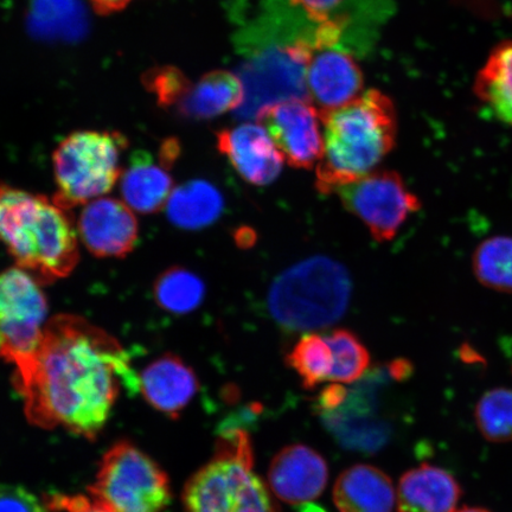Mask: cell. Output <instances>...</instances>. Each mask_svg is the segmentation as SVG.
<instances>
[{"label":"cell","mask_w":512,"mask_h":512,"mask_svg":"<svg viewBox=\"0 0 512 512\" xmlns=\"http://www.w3.org/2000/svg\"><path fill=\"white\" fill-rule=\"evenodd\" d=\"M165 209L176 227L201 229L219 220L224 209V198L214 184L191 181L172 192Z\"/></svg>","instance_id":"44dd1931"},{"label":"cell","mask_w":512,"mask_h":512,"mask_svg":"<svg viewBox=\"0 0 512 512\" xmlns=\"http://www.w3.org/2000/svg\"><path fill=\"white\" fill-rule=\"evenodd\" d=\"M247 432L222 427L213 460L185 485L188 512H278L264 482L253 471Z\"/></svg>","instance_id":"5b68a950"},{"label":"cell","mask_w":512,"mask_h":512,"mask_svg":"<svg viewBox=\"0 0 512 512\" xmlns=\"http://www.w3.org/2000/svg\"><path fill=\"white\" fill-rule=\"evenodd\" d=\"M138 379L144 399L172 419L181 415L200 389L195 371L174 354L151 362Z\"/></svg>","instance_id":"2e32d148"},{"label":"cell","mask_w":512,"mask_h":512,"mask_svg":"<svg viewBox=\"0 0 512 512\" xmlns=\"http://www.w3.org/2000/svg\"><path fill=\"white\" fill-rule=\"evenodd\" d=\"M12 383L31 425L63 427L89 440L110 419L121 387L139 392L131 357L117 339L74 315L48 320L40 347L15 367Z\"/></svg>","instance_id":"6da1fadb"},{"label":"cell","mask_w":512,"mask_h":512,"mask_svg":"<svg viewBox=\"0 0 512 512\" xmlns=\"http://www.w3.org/2000/svg\"><path fill=\"white\" fill-rule=\"evenodd\" d=\"M78 233L88 252L98 258H124L139 239L133 210L124 201L111 197L85 204L78 220Z\"/></svg>","instance_id":"7c38bea8"},{"label":"cell","mask_w":512,"mask_h":512,"mask_svg":"<svg viewBox=\"0 0 512 512\" xmlns=\"http://www.w3.org/2000/svg\"><path fill=\"white\" fill-rule=\"evenodd\" d=\"M88 490L96 502L112 512H160L171 502L166 473L126 440L106 452Z\"/></svg>","instance_id":"52a82bcc"},{"label":"cell","mask_w":512,"mask_h":512,"mask_svg":"<svg viewBox=\"0 0 512 512\" xmlns=\"http://www.w3.org/2000/svg\"><path fill=\"white\" fill-rule=\"evenodd\" d=\"M305 80L309 100L319 112L348 105L361 95L364 85L354 57L336 47L313 48Z\"/></svg>","instance_id":"4fadbf2b"},{"label":"cell","mask_w":512,"mask_h":512,"mask_svg":"<svg viewBox=\"0 0 512 512\" xmlns=\"http://www.w3.org/2000/svg\"><path fill=\"white\" fill-rule=\"evenodd\" d=\"M312 50L310 38L255 50L238 74L245 87V101L235 111L238 118L256 120L264 108L280 101H310L305 73Z\"/></svg>","instance_id":"ba28073f"},{"label":"cell","mask_w":512,"mask_h":512,"mask_svg":"<svg viewBox=\"0 0 512 512\" xmlns=\"http://www.w3.org/2000/svg\"><path fill=\"white\" fill-rule=\"evenodd\" d=\"M128 140L119 132L78 131L64 138L53 155L56 194L64 209L105 197L123 175Z\"/></svg>","instance_id":"8992f818"},{"label":"cell","mask_w":512,"mask_h":512,"mask_svg":"<svg viewBox=\"0 0 512 512\" xmlns=\"http://www.w3.org/2000/svg\"><path fill=\"white\" fill-rule=\"evenodd\" d=\"M475 94L497 120L512 126V41L492 49L475 80Z\"/></svg>","instance_id":"7402d4cb"},{"label":"cell","mask_w":512,"mask_h":512,"mask_svg":"<svg viewBox=\"0 0 512 512\" xmlns=\"http://www.w3.org/2000/svg\"><path fill=\"white\" fill-rule=\"evenodd\" d=\"M153 296L163 310L175 315L195 311L206 297V285L195 273L183 267H172L156 280Z\"/></svg>","instance_id":"cb8c5ba5"},{"label":"cell","mask_w":512,"mask_h":512,"mask_svg":"<svg viewBox=\"0 0 512 512\" xmlns=\"http://www.w3.org/2000/svg\"><path fill=\"white\" fill-rule=\"evenodd\" d=\"M473 271L480 284L512 293V238L496 236L485 240L473 255Z\"/></svg>","instance_id":"d4e9b609"},{"label":"cell","mask_w":512,"mask_h":512,"mask_svg":"<svg viewBox=\"0 0 512 512\" xmlns=\"http://www.w3.org/2000/svg\"><path fill=\"white\" fill-rule=\"evenodd\" d=\"M258 120L292 168L312 170L322 159V119L310 101L292 99L277 102L264 108Z\"/></svg>","instance_id":"8fae6325"},{"label":"cell","mask_w":512,"mask_h":512,"mask_svg":"<svg viewBox=\"0 0 512 512\" xmlns=\"http://www.w3.org/2000/svg\"><path fill=\"white\" fill-rule=\"evenodd\" d=\"M217 149L248 183L268 185L283 170L285 159L262 125L242 124L217 133Z\"/></svg>","instance_id":"5bb4252c"},{"label":"cell","mask_w":512,"mask_h":512,"mask_svg":"<svg viewBox=\"0 0 512 512\" xmlns=\"http://www.w3.org/2000/svg\"><path fill=\"white\" fill-rule=\"evenodd\" d=\"M350 296L347 268L328 256H315L288 268L274 280L267 306L285 330L312 331L341 319Z\"/></svg>","instance_id":"277c9868"},{"label":"cell","mask_w":512,"mask_h":512,"mask_svg":"<svg viewBox=\"0 0 512 512\" xmlns=\"http://www.w3.org/2000/svg\"><path fill=\"white\" fill-rule=\"evenodd\" d=\"M163 156L159 162L144 151L131 157L120 177V194L123 201L139 214H156L165 209L174 192L171 165Z\"/></svg>","instance_id":"e0dca14e"},{"label":"cell","mask_w":512,"mask_h":512,"mask_svg":"<svg viewBox=\"0 0 512 512\" xmlns=\"http://www.w3.org/2000/svg\"><path fill=\"white\" fill-rule=\"evenodd\" d=\"M345 209L360 219L377 242L393 240L421 207L418 196L395 171L370 172L336 190Z\"/></svg>","instance_id":"30bf717a"},{"label":"cell","mask_w":512,"mask_h":512,"mask_svg":"<svg viewBox=\"0 0 512 512\" xmlns=\"http://www.w3.org/2000/svg\"><path fill=\"white\" fill-rule=\"evenodd\" d=\"M462 490L440 467L422 465L402 476L398 489L399 512H456Z\"/></svg>","instance_id":"ac0fdd59"},{"label":"cell","mask_w":512,"mask_h":512,"mask_svg":"<svg viewBox=\"0 0 512 512\" xmlns=\"http://www.w3.org/2000/svg\"><path fill=\"white\" fill-rule=\"evenodd\" d=\"M48 512H112L94 498L53 494L44 501Z\"/></svg>","instance_id":"4dcf8cb0"},{"label":"cell","mask_w":512,"mask_h":512,"mask_svg":"<svg viewBox=\"0 0 512 512\" xmlns=\"http://www.w3.org/2000/svg\"><path fill=\"white\" fill-rule=\"evenodd\" d=\"M143 82L147 91L156 96L160 106L175 108L192 83L175 67L151 69L144 75Z\"/></svg>","instance_id":"f1b7e54d"},{"label":"cell","mask_w":512,"mask_h":512,"mask_svg":"<svg viewBox=\"0 0 512 512\" xmlns=\"http://www.w3.org/2000/svg\"><path fill=\"white\" fill-rule=\"evenodd\" d=\"M319 113L324 151L316 166V188L322 194H332L367 176L394 149L398 134L395 107L376 89L348 105Z\"/></svg>","instance_id":"7a4b0ae2"},{"label":"cell","mask_w":512,"mask_h":512,"mask_svg":"<svg viewBox=\"0 0 512 512\" xmlns=\"http://www.w3.org/2000/svg\"><path fill=\"white\" fill-rule=\"evenodd\" d=\"M332 354L331 382L360 380L370 364V356L360 339L347 329H337L324 336Z\"/></svg>","instance_id":"484cf974"},{"label":"cell","mask_w":512,"mask_h":512,"mask_svg":"<svg viewBox=\"0 0 512 512\" xmlns=\"http://www.w3.org/2000/svg\"><path fill=\"white\" fill-rule=\"evenodd\" d=\"M80 0H32L30 28L41 37L75 38L85 31Z\"/></svg>","instance_id":"603a6c76"},{"label":"cell","mask_w":512,"mask_h":512,"mask_svg":"<svg viewBox=\"0 0 512 512\" xmlns=\"http://www.w3.org/2000/svg\"><path fill=\"white\" fill-rule=\"evenodd\" d=\"M0 242L17 267L41 284L68 277L80 259L69 210L42 195L0 183Z\"/></svg>","instance_id":"3957f363"},{"label":"cell","mask_w":512,"mask_h":512,"mask_svg":"<svg viewBox=\"0 0 512 512\" xmlns=\"http://www.w3.org/2000/svg\"><path fill=\"white\" fill-rule=\"evenodd\" d=\"M286 363L299 375L305 389H312L329 380L332 369V354L325 338L307 334L299 339Z\"/></svg>","instance_id":"4316f807"},{"label":"cell","mask_w":512,"mask_h":512,"mask_svg":"<svg viewBox=\"0 0 512 512\" xmlns=\"http://www.w3.org/2000/svg\"><path fill=\"white\" fill-rule=\"evenodd\" d=\"M0 512H48L38 498L17 485L0 484Z\"/></svg>","instance_id":"f546056e"},{"label":"cell","mask_w":512,"mask_h":512,"mask_svg":"<svg viewBox=\"0 0 512 512\" xmlns=\"http://www.w3.org/2000/svg\"><path fill=\"white\" fill-rule=\"evenodd\" d=\"M245 101V87L238 74L214 70L191 83L187 94L176 106L183 117L208 120L224 113L239 110Z\"/></svg>","instance_id":"ffe728a7"},{"label":"cell","mask_w":512,"mask_h":512,"mask_svg":"<svg viewBox=\"0 0 512 512\" xmlns=\"http://www.w3.org/2000/svg\"><path fill=\"white\" fill-rule=\"evenodd\" d=\"M132 0H89L93 9L101 16H108L124 10Z\"/></svg>","instance_id":"836d02e7"},{"label":"cell","mask_w":512,"mask_h":512,"mask_svg":"<svg viewBox=\"0 0 512 512\" xmlns=\"http://www.w3.org/2000/svg\"><path fill=\"white\" fill-rule=\"evenodd\" d=\"M475 419L478 430L491 443L512 441V389L497 388L486 392L477 403Z\"/></svg>","instance_id":"83f0119b"},{"label":"cell","mask_w":512,"mask_h":512,"mask_svg":"<svg viewBox=\"0 0 512 512\" xmlns=\"http://www.w3.org/2000/svg\"><path fill=\"white\" fill-rule=\"evenodd\" d=\"M325 460L312 448L292 445L272 460L268 482L274 495L288 504H304L322 495L328 484Z\"/></svg>","instance_id":"9a60e30c"},{"label":"cell","mask_w":512,"mask_h":512,"mask_svg":"<svg viewBox=\"0 0 512 512\" xmlns=\"http://www.w3.org/2000/svg\"><path fill=\"white\" fill-rule=\"evenodd\" d=\"M345 398H347V390L338 384H332V386L323 390L320 394V407L325 409H334L342 406Z\"/></svg>","instance_id":"d6a6232c"},{"label":"cell","mask_w":512,"mask_h":512,"mask_svg":"<svg viewBox=\"0 0 512 512\" xmlns=\"http://www.w3.org/2000/svg\"><path fill=\"white\" fill-rule=\"evenodd\" d=\"M41 285L17 266L0 273V360L14 368L35 354L48 323Z\"/></svg>","instance_id":"9c48e42d"},{"label":"cell","mask_w":512,"mask_h":512,"mask_svg":"<svg viewBox=\"0 0 512 512\" xmlns=\"http://www.w3.org/2000/svg\"><path fill=\"white\" fill-rule=\"evenodd\" d=\"M456 512H490V511L482 509V508H463V509L457 510Z\"/></svg>","instance_id":"e575fe53"},{"label":"cell","mask_w":512,"mask_h":512,"mask_svg":"<svg viewBox=\"0 0 512 512\" xmlns=\"http://www.w3.org/2000/svg\"><path fill=\"white\" fill-rule=\"evenodd\" d=\"M334 501L339 512H392V479L375 466H352L338 477Z\"/></svg>","instance_id":"d6986e66"},{"label":"cell","mask_w":512,"mask_h":512,"mask_svg":"<svg viewBox=\"0 0 512 512\" xmlns=\"http://www.w3.org/2000/svg\"><path fill=\"white\" fill-rule=\"evenodd\" d=\"M293 6L303 10L311 21L319 24L328 21L343 0H290Z\"/></svg>","instance_id":"1f68e13d"}]
</instances>
